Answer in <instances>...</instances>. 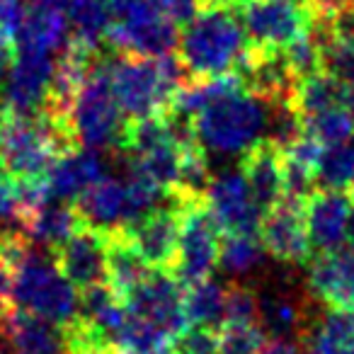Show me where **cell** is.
Listing matches in <instances>:
<instances>
[{
	"instance_id": "6da1fadb",
	"label": "cell",
	"mask_w": 354,
	"mask_h": 354,
	"mask_svg": "<svg viewBox=\"0 0 354 354\" xmlns=\"http://www.w3.org/2000/svg\"><path fill=\"white\" fill-rule=\"evenodd\" d=\"M250 49L245 30L228 0H197L192 20L177 39V59L189 78L236 73Z\"/></svg>"
},
{
	"instance_id": "7a4b0ae2",
	"label": "cell",
	"mask_w": 354,
	"mask_h": 354,
	"mask_svg": "<svg viewBox=\"0 0 354 354\" xmlns=\"http://www.w3.org/2000/svg\"><path fill=\"white\" fill-rule=\"evenodd\" d=\"M78 141L49 114H17L0 104V170L15 180H32L51 170Z\"/></svg>"
},
{
	"instance_id": "3957f363",
	"label": "cell",
	"mask_w": 354,
	"mask_h": 354,
	"mask_svg": "<svg viewBox=\"0 0 354 354\" xmlns=\"http://www.w3.org/2000/svg\"><path fill=\"white\" fill-rule=\"evenodd\" d=\"M109 78L129 122L162 117L175 97L177 88L187 80L175 54L165 56H124L109 59Z\"/></svg>"
},
{
	"instance_id": "277c9868",
	"label": "cell",
	"mask_w": 354,
	"mask_h": 354,
	"mask_svg": "<svg viewBox=\"0 0 354 354\" xmlns=\"http://www.w3.org/2000/svg\"><path fill=\"white\" fill-rule=\"evenodd\" d=\"M267 129V104L245 85L212 100L192 119V136L212 156L243 153Z\"/></svg>"
},
{
	"instance_id": "5b68a950",
	"label": "cell",
	"mask_w": 354,
	"mask_h": 354,
	"mask_svg": "<svg viewBox=\"0 0 354 354\" xmlns=\"http://www.w3.org/2000/svg\"><path fill=\"white\" fill-rule=\"evenodd\" d=\"M12 299L20 310L71 328L78 320L80 291L56 270L54 260L41 248L32 245L17 257Z\"/></svg>"
},
{
	"instance_id": "8992f818",
	"label": "cell",
	"mask_w": 354,
	"mask_h": 354,
	"mask_svg": "<svg viewBox=\"0 0 354 354\" xmlns=\"http://www.w3.org/2000/svg\"><path fill=\"white\" fill-rule=\"evenodd\" d=\"M109 59L112 56L107 54L100 59L97 68L83 83L80 93L75 95L73 107H71V131H73L78 146L97 153H119L129 124L112 88Z\"/></svg>"
},
{
	"instance_id": "52a82bcc",
	"label": "cell",
	"mask_w": 354,
	"mask_h": 354,
	"mask_svg": "<svg viewBox=\"0 0 354 354\" xmlns=\"http://www.w3.org/2000/svg\"><path fill=\"white\" fill-rule=\"evenodd\" d=\"M180 202V238L172 277L183 286L197 284L214 274L218 265L221 231L207 207V199L175 197Z\"/></svg>"
},
{
	"instance_id": "ba28073f",
	"label": "cell",
	"mask_w": 354,
	"mask_h": 354,
	"mask_svg": "<svg viewBox=\"0 0 354 354\" xmlns=\"http://www.w3.org/2000/svg\"><path fill=\"white\" fill-rule=\"evenodd\" d=\"M252 46L284 49L310 30L308 8L291 0H228Z\"/></svg>"
},
{
	"instance_id": "9c48e42d",
	"label": "cell",
	"mask_w": 354,
	"mask_h": 354,
	"mask_svg": "<svg viewBox=\"0 0 354 354\" xmlns=\"http://www.w3.org/2000/svg\"><path fill=\"white\" fill-rule=\"evenodd\" d=\"M260 241L272 260L286 267H306L313 257L306 228V199L284 197L262 216Z\"/></svg>"
},
{
	"instance_id": "30bf717a",
	"label": "cell",
	"mask_w": 354,
	"mask_h": 354,
	"mask_svg": "<svg viewBox=\"0 0 354 354\" xmlns=\"http://www.w3.org/2000/svg\"><path fill=\"white\" fill-rule=\"evenodd\" d=\"M119 233L131 243L133 250L146 260L151 270L172 272L177 257V238H180V202L175 197H167L165 207L160 204L153 212L143 214Z\"/></svg>"
},
{
	"instance_id": "8fae6325",
	"label": "cell",
	"mask_w": 354,
	"mask_h": 354,
	"mask_svg": "<svg viewBox=\"0 0 354 354\" xmlns=\"http://www.w3.org/2000/svg\"><path fill=\"white\" fill-rule=\"evenodd\" d=\"M107 248L109 233L85 223L75 236L49 252L56 270L78 291L107 284Z\"/></svg>"
},
{
	"instance_id": "7c38bea8",
	"label": "cell",
	"mask_w": 354,
	"mask_h": 354,
	"mask_svg": "<svg viewBox=\"0 0 354 354\" xmlns=\"http://www.w3.org/2000/svg\"><path fill=\"white\" fill-rule=\"evenodd\" d=\"M127 306L131 313L160 328L172 339L189 328L183 304V284L172 277V272L153 270L146 281L129 296Z\"/></svg>"
},
{
	"instance_id": "4fadbf2b",
	"label": "cell",
	"mask_w": 354,
	"mask_h": 354,
	"mask_svg": "<svg viewBox=\"0 0 354 354\" xmlns=\"http://www.w3.org/2000/svg\"><path fill=\"white\" fill-rule=\"evenodd\" d=\"M204 199L221 233H260L262 212L241 170L214 175Z\"/></svg>"
},
{
	"instance_id": "5bb4252c",
	"label": "cell",
	"mask_w": 354,
	"mask_h": 354,
	"mask_svg": "<svg viewBox=\"0 0 354 354\" xmlns=\"http://www.w3.org/2000/svg\"><path fill=\"white\" fill-rule=\"evenodd\" d=\"M306 289L328 308L354 310V248L344 243L333 252H318L306 265Z\"/></svg>"
},
{
	"instance_id": "9a60e30c",
	"label": "cell",
	"mask_w": 354,
	"mask_h": 354,
	"mask_svg": "<svg viewBox=\"0 0 354 354\" xmlns=\"http://www.w3.org/2000/svg\"><path fill=\"white\" fill-rule=\"evenodd\" d=\"M54 61L56 59H51L49 54L17 51L15 66L3 85L0 104L17 114L44 112L54 78Z\"/></svg>"
},
{
	"instance_id": "2e32d148",
	"label": "cell",
	"mask_w": 354,
	"mask_h": 354,
	"mask_svg": "<svg viewBox=\"0 0 354 354\" xmlns=\"http://www.w3.org/2000/svg\"><path fill=\"white\" fill-rule=\"evenodd\" d=\"M313 296L301 294L294 281H277L274 286L260 291L257 306V323L270 339H299L301 330L306 328L315 304Z\"/></svg>"
},
{
	"instance_id": "e0dca14e",
	"label": "cell",
	"mask_w": 354,
	"mask_h": 354,
	"mask_svg": "<svg viewBox=\"0 0 354 354\" xmlns=\"http://www.w3.org/2000/svg\"><path fill=\"white\" fill-rule=\"evenodd\" d=\"M352 202L337 189H313L306 197V228L313 252H333L347 243Z\"/></svg>"
},
{
	"instance_id": "ac0fdd59",
	"label": "cell",
	"mask_w": 354,
	"mask_h": 354,
	"mask_svg": "<svg viewBox=\"0 0 354 354\" xmlns=\"http://www.w3.org/2000/svg\"><path fill=\"white\" fill-rule=\"evenodd\" d=\"M0 339L10 354H75L68 328L20 308L3 320Z\"/></svg>"
},
{
	"instance_id": "d6986e66",
	"label": "cell",
	"mask_w": 354,
	"mask_h": 354,
	"mask_svg": "<svg viewBox=\"0 0 354 354\" xmlns=\"http://www.w3.org/2000/svg\"><path fill=\"white\" fill-rule=\"evenodd\" d=\"M257 209L265 216L279 199H284V151L270 138H260L241 153V167Z\"/></svg>"
},
{
	"instance_id": "ffe728a7",
	"label": "cell",
	"mask_w": 354,
	"mask_h": 354,
	"mask_svg": "<svg viewBox=\"0 0 354 354\" xmlns=\"http://www.w3.org/2000/svg\"><path fill=\"white\" fill-rule=\"evenodd\" d=\"M73 204L88 226L100 228L104 233L122 231L131 223L127 180H119V177H100Z\"/></svg>"
},
{
	"instance_id": "44dd1931",
	"label": "cell",
	"mask_w": 354,
	"mask_h": 354,
	"mask_svg": "<svg viewBox=\"0 0 354 354\" xmlns=\"http://www.w3.org/2000/svg\"><path fill=\"white\" fill-rule=\"evenodd\" d=\"M104 177V160L97 151L90 148H71L46 172L54 202L73 204L88 187Z\"/></svg>"
},
{
	"instance_id": "7402d4cb",
	"label": "cell",
	"mask_w": 354,
	"mask_h": 354,
	"mask_svg": "<svg viewBox=\"0 0 354 354\" xmlns=\"http://www.w3.org/2000/svg\"><path fill=\"white\" fill-rule=\"evenodd\" d=\"M296 342L304 354H354V310L313 308Z\"/></svg>"
},
{
	"instance_id": "603a6c76",
	"label": "cell",
	"mask_w": 354,
	"mask_h": 354,
	"mask_svg": "<svg viewBox=\"0 0 354 354\" xmlns=\"http://www.w3.org/2000/svg\"><path fill=\"white\" fill-rule=\"evenodd\" d=\"M68 39V20L61 6H30L17 32V51L54 54Z\"/></svg>"
},
{
	"instance_id": "cb8c5ba5",
	"label": "cell",
	"mask_w": 354,
	"mask_h": 354,
	"mask_svg": "<svg viewBox=\"0 0 354 354\" xmlns=\"http://www.w3.org/2000/svg\"><path fill=\"white\" fill-rule=\"evenodd\" d=\"M83 226H85V221L78 214V209H75V204L51 202L22 226V233H25L37 248L51 252L64 241H68L71 236H75Z\"/></svg>"
},
{
	"instance_id": "d4e9b609",
	"label": "cell",
	"mask_w": 354,
	"mask_h": 354,
	"mask_svg": "<svg viewBox=\"0 0 354 354\" xmlns=\"http://www.w3.org/2000/svg\"><path fill=\"white\" fill-rule=\"evenodd\" d=\"M151 267L146 265L141 255L133 250V245L119 231L109 233L107 248V286L114 291L119 301L127 304L129 296L146 281L151 274Z\"/></svg>"
},
{
	"instance_id": "484cf974",
	"label": "cell",
	"mask_w": 354,
	"mask_h": 354,
	"mask_svg": "<svg viewBox=\"0 0 354 354\" xmlns=\"http://www.w3.org/2000/svg\"><path fill=\"white\" fill-rule=\"evenodd\" d=\"M183 304L189 328H207L218 333L226 323V284H218L212 277L183 286Z\"/></svg>"
},
{
	"instance_id": "4316f807",
	"label": "cell",
	"mask_w": 354,
	"mask_h": 354,
	"mask_svg": "<svg viewBox=\"0 0 354 354\" xmlns=\"http://www.w3.org/2000/svg\"><path fill=\"white\" fill-rule=\"evenodd\" d=\"M71 39H78L95 49H102L109 30L107 0H64Z\"/></svg>"
},
{
	"instance_id": "83f0119b",
	"label": "cell",
	"mask_w": 354,
	"mask_h": 354,
	"mask_svg": "<svg viewBox=\"0 0 354 354\" xmlns=\"http://www.w3.org/2000/svg\"><path fill=\"white\" fill-rule=\"evenodd\" d=\"M267 250L260 233H221L218 265L231 277H248L265 265Z\"/></svg>"
},
{
	"instance_id": "f1b7e54d",
	"label": "cell",
	"mask_w": 354,
	"mask_h": 354,
	"mask_svg": "<svg viewBox=\"0 0 354 354\" xmlns=\"http://www.w3.org/2000/svg\"><path fill=\"white\" fill-rule=\"evenodd\" d=\"M109 347L117 354H162L172 347V337L153 323L143 320L141 315L129 310L127 320L117 330Z\"/></svg>"
},
{
	"instance_id": "f546056e",
	"label": "cell",
	"mask_w": 354,
	"mask_h": 354,
	"mask_svg": "<svg viewBox=\"0 0 354 354\" xmlns=\"http://www.w3.org/2000/svg\"><path fill=\"white\" fill-rule=\"evenodd\" d=\"M304 131L313 136L323 148L342 146L354 136V117L339 107L325 109V112L304 119Z\"/></svg>"
},
{
	"instance_id": "4dcf8cb0",
	"label": "cell",
	"mask_w": 354,
	"mask_h": 354,
	"mask_svg": "<svg viewBox=\"0 0 354 354\" xmlns=\"http://www.w3.org/2000/svg\"><path fill=\"white\" fill-rule=\"evenodd\" d=\"M352 180H354V153L349 148V143L325 148L323 158L318 162V172H315V187L342 192L344 187L352 185Z\"/></svg>"
},
{
	"instance_id": "1f68e13d",
	"label": "cell",
	"mask_w": 354,
	"mask_h": 354,
	"mask_svg": "<svg viewBox=\"0 0 354 354\" xmlns=\"http://www.w3.org/2000/svg\"><path fill=\"white\" fill-rule=\"evenodd\" d=\"M267 339L260 323H226L218 330V354H257Z\"/></svg>"
},
{
	"instance_id": "d6a6232c",
	"label": "cell",
	"mask_w": 354,
	"mask_h": 354,
	"mask_svg": "<svg viewBox=\"0 0 354 354\" xmlns=\"http://www.w3.org/2000/svg\"><path fill=\"white\" fill-rule=\"evenodd\" d=\"M260 289L245 281L231 279L226 284V323H257ZM223 323V325H226Z\"/></svg>"
},
{
	"instance_id": "836d02e7",
	"label": "cell",
	"mask_w": 354,
	"mask_h": 354,
	"mask_svg": "<svg viewBox=\"0 0 354 354\" xmlns=\"http://www.w3.org/2000/svg\"><path fill=\"white\" fill-rule=\"evenodd\" d=\"M175 354H218V333L207 328H187L172 339Z\"/></svg>"
},
{
	"instance_id": "e575fe53",
	"label": "cell",
	"mask_w": 354,
	"mask_h": 354,
	"mask_svg": "<svg viewBox=\"0 0 354 354\" xmlns=\"http://www.w3.org/2000/svg\"><path fill=\"white\" fill-rule=\"evenodd\" d=\"M0 223L20 231V185L6 170H0Z\"/></svg>"
},
{
	"instance_id": "d590c367",
	"label": "cell",
	"mask_w": 354,
	"mask_h": 354,
	"mask_svg": "<svg viewBox=\"0 0 354 354\" xmlns=\"http://www.w3.org/2000/svg\"><path fill=\"white\" fill-rule=\"evenodd\" d=\"M310 17L323 22H335L354 12V0H306Z\"/></svg>"
},
{
	"instance_id": "8d00e7d4",
	"label": "cell",
	"mask_w": 354,
	"mask_h": 354,
	"mask_svg": "<svg viewBox=\"0 0 354 354\" xmlns=\"http://www.w3.org/2000/svg\"><path fill=\"white\" fill-rule=\"evenodd\" d=\"M12 286H15V270H12L10 260L0 252V325H3V320L15 310Z\"/></svg>"
},
{
	"instance_id": "74e56055",
	"label": "cell",
	"mask_w": 354,
	"mask_h": 354,
	"mask_svg": "<svg viewBox=\"0 0 354 354\" xmlns=\"http://www.w3.org/2000/svg\"><path fill=\"white\" fill-rule=\"evenodd\" d=\"M17 59V41L10 32H6L0 27V90L6 85L8 75H10L12 66H15Z\"/></svg>"
},
{
	"instance_id": "f35d334b",
	"label": "cell",
	"mask_w": 354,
	"mask_h": 354,
	"mask_svg": "<svg viewBox=\"0 0 354 354\" xmlns=\"http://www.w3.org/2000/svg\"><path fill=\"white\" fill-rule=\"evenodd\" d=\"M22 17H25V8L22 0H0V27L10 32L17 41V32H20Z\"/></svg>"
},
{
	"instance_id": "ab89813d",
	"label": "cell",
	"mask_w": 354,
	"mask_h": 354,
	"mask_svg": "<svg viewBox=\"0 0 354 354\" xmlns=\"http://www.w3.org/2000/svg\"><path fill=\"white\" fill-rule=\"evenodd\" d=\"M257 354H304V349L296 339H267Z\"/></svg>"
},
{
	"instance_id": "60d3db41",
	"label": "cell",
	"mask_w": 354,
	"mask_h": 354,
	"mask_svg": "<svg viewBox=\"0 0 354 354\" xmlns=\"http://www.w3.org/2000/svg\"><path fill=\"white\" fill-rule=\"evenodd\" d=\"M30 6H64V0H27Z\"/></svg>"
},
{
	"instance_id": "b9f144b4",
	"label": "cell",
	"mask_w": 354,
	"mask_h": 354,
	"mask_svg": "<svg viewBox=\"0 0 354 354\" xmlns=\"http://www.w3.org/2000/svg\"><path fill=\"white\" fill-rule=\"evenodd\" d=\"M78 354H117L112 347H97V349H85V352H78Z\"/></svg>"
},
{
	"instance_id": "7bdbcfd3",
	"label": "cell",
	"mask_w": 354,
	"mask_h": 354,
	"mask_svg": "<svg viewBox=\"0 0 354 354\" xmlns=\"http://www.w3.org/2000/svg\"><path fill=\"white\" fill-rule=\"evenodd\" d=\"M347 245L354 248V212H352V218H349V233H347Z\"/></svg>"
},
{
	"instance_id": "ee69618b",
	"label": "cell",
	"mask_w": 354,
	"mask_h": 354,
	"mask_svg": "<svg viewBox=\"0 0 354 354\" xmlns=\"http://www.w3.org/2000/svg\"><path fill=\"white\" fill-rule=\"evenodd\" d=\"M349 148H352V153H354V136L349 138Z\"/></svg>"
},
{
	"instance_id": "f6af8a7d",
	"label": "cell",
	"mask_w": 354,
	"mask_h": 354,
	"mask_svg": "<svg viewBox=\"0 0 354 354\" xmlns=\"http://www.w3.org/2000/svg\"><path fill=\"white\" fill-rule=\"evenodd\" d=\"M291 3H299V6H306V0H291Z\"/></svg>"
},
{
	"instance_id": "bcb514c9",
	"label": "cell",
	"mask_w": 354,
	"mask_h": 354,
	"mask_svg": "<svg viewBox=\"0 0 354 354\" xmlns=\"http://www.w3.org/2000/svg\"><path fill=\"white\" fill-rule=\"evenodd\" d=\"M162 354H175V352H172V347H170V349H165V352H162Z\"/></svg>"
}]
</instances>
